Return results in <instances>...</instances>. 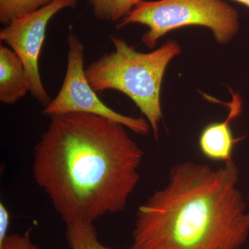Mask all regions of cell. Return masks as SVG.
I'll list each match as a JSON object with an SVG mask.
<instances>
[{
  "label": "cell",
  "instance_id": "7",
  "mask_svg": "<svg viewBox=\"0 0 249 249\" xmlns=\"http://www.w3.org/2000/svg\"><path fill=\"white\" fill-rule=\"evenodd\" d=\"M232 101L229 103V114L222 122H214L204 127L199 136V146L206 158L224 163L232 160L234 146L240 138L233 137L231 124L242 111V101L238 93H232Z\"/></svg>",
  "mask_w": 249,
  "mask_h": 249
},
{
  "label": "cell",
  "instance_id": "6",
  "mask_svg": "<svg viewBox=\"0 0 249 249\" xmlns=\"http://www.w3.org/2000/svg\"><path fill=\"white\" fill-rule=\"evenodd\" d=\"M78 0H53L50 4L6 26L0 31V40L9 46L24 64L31 96L42 106L52 100L42 84L38 61L49 21L59 11L74 7Z\"/></svg>",
  "mask_w": 249,
  "mask_h": 249
},
{
  "label": "cell",
  "instance_id": "2",
  "mask_svg": "<svg viewBox=\"0 0 249 249\" xmlns=\"http://www.w3.org/2000/svg\"><path fill=\"white\" fill-rule=\"evenodd\" d=\"M233 160L217 169L175 165L165 188L139 206L129 249H240L249 212Z\"/></svg>",
  "mask_w": 249,
  "mask_h": 249
},
{
  "label": "cell",
  "instance_id": "9",
  "mask_svg": "<svg viewBox=\"0 0 249 249\" xmlns=\"http://www.w3.org/2000/svg\"><path fill=\"white\" fill-rule=\"evenodd\" d=\"M66 237L71 249H110L100 242L94 226L91 223L67 224Z\"/></svg>",
  "mask_w": 249,
  "mask_h": 249
},
{
  "label": "cell",
  "instance_id": "8",
  "mask_svg": "<svg viewBox=\"0 0 249 249\" xmlns=\"http://www.w3.org/2000/svg\"><path fill=\"white\" fill-rule=\"evenodd\" d=\"M30 91L24 64L17 53L0 45V101L12 105Z\"/></svg>",
  "mask_w": 249,
  "mask_h": 249
},
{
  "label": "cell",
  "instance_id": "10",
  "mask_svg": "<svg viewBox=\"0 0 249 249\" xmlns=\"http://www.w3.org/2000/svg\"><path fill=\"white\" fill-rule=\"evenodd\" d=\"M144 0H90L98 19L108 22L121 20L129 11Z\"/></svg>",
  "mask_w": 249,
  "mask_h": 249
},
{
  "label": "cell",
  "instance_id": "14",
  "mask_svg": "<svg viewBox=\"0 0 249 249\" xmlns=\"http://www.w3.org/2000/svg\"><path fill=\"white\" fill-rule=\"evenodd\" d=\"M234 1H237V2L245 5V6L249 8V0H234Z\"/></svg>",
  "mask_w": 249,
  "mask_h": 249
},
{
  "label": "cell",
  "instance_id": "3",
  "mask_svg": "<svg viewBox=\"0 0 249 249\" xmlns=\"http://www.w3.org/2000/svg\"><path fill=\"white\" fill-rule=\"evenodd\" d=\"M109 38L115 51L88 65L87 78L96 93L114 89L127 95L147 118L158 139L162 80L168 64L181 48L170 40L150 53H140L121 37L110 36Z\"/></svg>",
  "mask_w": 249,
  "mask_h": 249
},
{
  "label": "cell",
  "instance_id": "13",
  "mask_svg": "<svg viewBox=\"0 0 249 249\" xmlns=\"http://www.w3.org/2000/svg\"><path fill=\"white\" fill-rule=\"evenodd\" d=\"M10 224L9 211L3 203H0V244L8 236Z\"/></svg>",
  "mask_w": 249,
  "mask_h": 249
},
{
  "label": "cell",
  "instance_id": "12",
  "mask_svg": "<svg viewBox=\"0 0 249 249\" xmlns=\"http://www.w3.org/2000/svg\"><path fill=\"white\" fill-rule=\"evenodd\" d=\"M0 249H40L31 240V231L22 235L14 233L8 235L0 244Z\"/></svg>",
  "mask_w": 249,
  "mask_h": 249
},
{
  "label": "cell",
  "instance_id": "15",
  "mask_svg": "<svg viewBox=\"0 0 249 249\" xmlns=\"http://www.w3.org/2000/svg\"><path fill=\"white\" fill-rule=\"evenodd\" d=\"M248 200H249V196H248Z\"/></svg>",
  "mask_w": 249,
  "mask_h": 249
},
{
  "label": "cell",
  "instance_id": "1",
  "mask_svg": "<svg viewBox=\"0 0 249 249\" xmlns=\"http://www.w3.org/2000/svg\"><path fill=\"white\" fill-rule=\"evenodd\" d=\"M50 119L34 149L33 173L62 220L93 224L124 211L144 156L127 127L84 113Z\"/></svg>",
  "mask_w": 249,
  "mask_h": 249
},
{
  "label": "cell",
  "instance_id": "4",
  "mask_svg": "<svg viewBox=\"0 0 249 249\" xmlns=\"http://www.w3.org/2000/svg\"><path fill=\"white\" fill-rule=\"evenodd\" d=\"M147 26L142 42L154 49L160 37L170 31L188 26L209 28L220 44H227L239 29L237 11L222 0H158L141 1L116 25Z\"/></svg>",
  "mask_w": 249,
  "mask_h": 249
},
{
  "label": "cell",
  "instance_id": "11",
  "mask_svg": "<svg viewBox=\"0 0 249 249\" xmlns=\"http://www.w3.org/2000/svg\"><path fill=\"white\" fill-rule=\"evenodd\" d=\"M53 0H0V22L8 25L15 19L32 14Z\"/></svg>",
  "mask_w": 249,
  "mask_h": 249
},
{
  "label": "cell",
  "instance_id": "5",
  "mask_svg": "<svg viewBox=\"0 0 249 249\" xmlns=\"http://www.w3.org/2000/svg\"><path fill=\"white\" fill-rule=\"evenodd\" d=\"M67 42L69 50L65 79L58 94L46 106L42 114L49 117L70 113L93 114L124 124L134 133L148 134L151 127L148 121L143 118L121 114L98 98L85 74L84 45L72 33L67 36Z\"/></svg>",
  "mask_w": 249,
  "mask_h": 249
}]
</instances>
